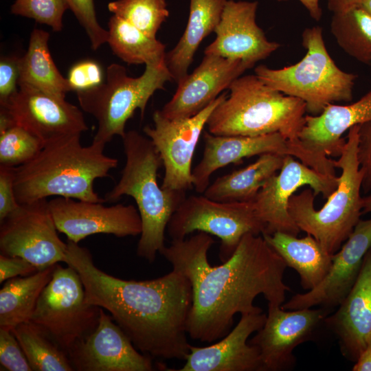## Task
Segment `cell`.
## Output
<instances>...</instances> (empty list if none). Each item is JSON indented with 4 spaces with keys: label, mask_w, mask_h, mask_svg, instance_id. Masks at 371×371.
<instances>
[{
    "label": "cell",
    "mask_w": 371,
    "mask_h": 371,
    "mask_svg": "<svg viewBox=\"0 0 371 371\" xmlns=\"http://www.w3.org/2000/svg\"><path fill=\"white\" fill-rule=\"evenodd\" d=\"M65 262L78 273L86 302L106 310L139 351L154 358L186 359L192 304L186 276L172 269L152 280L116 278L95 265L89 249L68 240Z\"/></svg>",
    "instance_id": "cell-2"
},
{
    "label": "cell",
    "mask_w": 371,
    "mask_h": 371,
    "mask_svg": "<svg viewBox=\"0 0 371 371\" xmlns=\"http://www.w3.org/2000/svg\"><path fill=\"white\" fill-rule=\"evenodd\" d=\"M285 155L265 153L253 163L218 177L204 196L221 202L252 201L266 181L281 168Z\"/></svg>",
    "instance_id": "cell-27"
},
{
    "label": "cell",
    "mask_w": 371,
    "mask_h": 371,
    "mask_svg": "<svg viewBox=\"0 0 371 371\" xmlns=\"http://www.w3.org/2000/svg\"><path fill=\"white\" fill-rule=\"evenodd\" d=\"M172 80L166 63L145 65L139 77L127 75L124 67L117 63L106 69L105 81L88 90L76 92L80 108L98 122L93 142L106 144L126 133L127 121L136 109L144 117L148 100L157 90Z\"/></svg>",
    "instance_id": "cell-8"
},
{
    "label": "cell",
    "mask_w": 371,
    "mask_h": 371,
    "mask_svg": "<svg viewBox=\"0 0 371 371\" xmlns=\"http://www.w3.org/2000/svg\"><path fill=\"white\" fill-rule=\"evenodd\" d=\"M0 223L1 254L22 258L39 271L65 262L67 243L58 235L46 199L20 204Z\"/></svg>",
    "instance_id": "cell-12"
},
{
    "label": "cell",
    "mask_w": 371,
    "mask_h": 371,
    "mask_svg": "<svg viewBox=\"0 0 371 371\" xmlns=\"http://www.w3.org/2000/svg\"><path fill=\"white\" fill-rule=\"evenodd\" d=\"M337 160L341 175L337 189L319 209L314 206L313 190L306 188L291 197L288 210L301 231L313 236L330 254L336 253L361 219L363 172L357 159L359 124L352 126Z\"/></svg>",
    "instance_id": "cell-6"
},
{
    "label": "cell",
    "mask_w": 371,
    "mask_h": 371,
    "mask_svg": "<svg viewBox=\"0 0 371 371\" xmlns=\"http://www.w3.org/2000/svg\"><path fill=\"white\" fill-rule=\"evenodd\" d=\"M20 57L3 56L0 60V104L5 103L18 89Z\"/></svg>",
    "instance_id": "cell-40"
},
{
    "label": "cell",
    "mask_w": 371,
    "mask_h": 371,
    "mask_svg": "<svg viewBox=\"0 0 371 371\" xmlns=\"http://www.w3.org/2000/svg\"><path fill=\"white\" fill-rule=\"evenodd\" d=\"M227 0H190L188 20L175 47L166 52L165 63L177 84L188 74L201 43L218 25Z\"/></svg>",
    "instance_id": "cell-25"
},
{
    "label": "cell",
    "mask_w": 371,
    "mask_h": 371,
    "mask_svg": "<svg viewBox=\"0 0 371 371\" xmlns=\"http://www.w3.org/2000/svg\"><path fill=\"white\" fill-rule=\"evenodd\" d=\"M56 265L30 276L5 281L0 290L1 328L12 330L31 320L38 297L52 279Z\"/></svg>",
    "instance_id": "cell-29"
},
{
    "label": "cell",
    "mask_w": 371,
    "mask_h": 371,
    "mask_svg": "<svg viewBox=\"0 0 371 371\" xmlns=\"http://www.w3.org/2000/svg\"><path fill=\"white\" fill-rule=\"evenodd\" d=\"M38 137L14 124L0 132V166L16 168L32 160L43 148Z\"/></svg>",
    "instance_id": "cell-34"
},
{
    "label": "cell",
    "mask_w": 371,
    "mask_h": 371,
    "mask_svg": "<svg viewBox=\"0 0 371 371\" xmlns=\"http://www.w3.org/2000/svg\"><path fill=\"white\" fill-rule=\"evenodd\" d=\"M34 371L74 370L67 353L43 328L32 321L11 330Z\"/></svg>",
    "instance_id": "cell-31"
},
{
    "label": "cell",
    "mask_w": 371,
    "mask_h": 371,
    "mask_svg": "<svg viewBox=\"0 0 371 371\" xmlns=\"http://www.w3.org/2000/svg\"><path fill=\"white\" fill-rule=\"evenodd\" d=\"M0 110L14 124L27 130L44 144L88 130L78 106L26 84H19L16 91L0 104Z\"/></svg>",
    "instance_id": "cell-16"
},
{
    "label": "cell",
    "mask_w": 371,
    "mask_h": 371,
    "mask_svg": "<svg viewBox=\"0 0 371 371\" xmlns=\"http://www.w3.org/2000/svg\"><path fill=\"white\" fill-rule=\"evenodd\" d=\"M266 319L262 312L241 315L236 326L221 340L205 347L190 345L186 363L175 370L262 371L258 350L248 339L262 327Z\"/></svg>",
    "instance_id": "cell-22"
},
{
    "label": "cell",
    "mask_w": 371,
    "mask_h": 371,
    "mask_svg": "<svg viewBox=\"0 0 371 371\" xmlns=\"http://www.w3.org/2000/svg\"><path fill=\"white\" fill-rule=\"evenodd\" d=\"M14 168L0 166V223L19 206L14 188Z\"/></svg>",
    "instance_id": "cell-41"
},
{
    "label": "cell",
    "mask_w": 371,
    "mask_h": 371,
    "mask_svg": "<svg viewBox=\"0 0 371 371\" xmlns=\"http://www.w3.org/2000/svg\"><path fill=\"white\" fill-rule=\"evenodd\" d=\"M214 243L210 234L199 232L188 238L172 239L159 251L192 284L188 335L207 343L227 335L236 314L262 312L254 304L258 295L268 305L281 306L290 291L283 280L286 265L262 235L245 234L218 266H212L207 258Z\"/></svg>",
    "instance_id": "cell-1"
},
{
    "label": "cell",
    "mask_w": 371,
    "mask_h": 371,
    "mask_svg": "<svg viewBox=\"0 0 371 371\" xmlns=\"http://www.w3.org/2000/svg\"><path fill=\"white\" fill-rule=\"evenodd\" d=\"M49 32L32 30L28 48L20 57L19 84H26L61 100L71 91L67 78L60 73L51 56Z\"/></svg>",
    "instance_id": "cell-28"
},
{
    "label": "cell",
    "mask_w": 371,
    "mask_h": 371,
    "mask_svg": "<svg viewBox=\"0 0 371 371\" xmlns=\"http://www.w3.org/2000/svg\"><path fill=\"white\" fill-rule=\"evenodd\" d=\"M204 150L202 159L192 171L193 186L198 193H203L210 185L212 173L231 164L240 163L243 159L265 153L291 155L311 168L332 175L335 168L333 160L321 157L308 150L302 142L294 143L280 133L259 136L216 135L204 132Z\"/></svg>",
    "instance_id": "cell-11"
},
{
    "label": "cell",
    "mask_w": 371,
    "mask_h": 371,
    "mask_svg": "<svg viewBox=\"0 0 371 371\" xmlns=\"http://www.w3.org/2000/svg\"><path fill=\"white\" fill-rule=\"evenodd\" d=\"M330 32L339 46L350 56L371 63V15L360 5L333 14Z\"/></svg>",
    "instance_id": "cell-32"
},
{
    "label": "cell",
    "mask_w": 371,
    "mask_h": 371,
    "mask_svg": "<svg viewBox=\"0 0 371 371\" xmlns=\"http://www.w3.org/2000/svg\"><path fill=\"white\" fill-rule=\"evenodd\" d=\"M371 247V218L360 219L339 249L333 254L328 273L313 289L297 293L281 307L297 310L319 306L331 309L339 306L356 282L364 257Z\"/></svg>",
    "instance_id": "cell-19"
},
{
    "label": "cell",
    "mask_w": 371,
    "mask_h": 371,
    "mask_svg": "<svg viewBox=\"0 0 371 371\" xmlns=\"http://www.w3.org/2000/svg\"><path fill=\"white\" fill-rule=\"evenodd\" d=\"M253 67L240 60L205 54L192 73L177 84L172 98L159 111L170 120L194 116Z\"/></svg>",
    "instance_id": "cell-21"
},
{
    "label": "cell",
    "mask_w": 371,
    "mask_h": 371,
    "mask_svg": "<svg viewBox=\"0 0 371 371\" xmlns=\"http://www.w3.org/2000/svg\"><path fill=\"white\" fill-rule=\"evenodd\" d=\"M226 97V92L221 93L201 112L187 118L170 120L159 110L154 112V126H146L143 131L161 157L165 170L163 188L186 192L194 187L192 161L196 146L210 114Z\"/></svg>",
    "instance_id": "cell-13"
},
{
    "label": "cell",
    "mask_w": 371,
    "mask_h": 371,
    "mask_svg": "<svg viewBox=\"0 0 371 371\" xmlns=\"http://www.w3.org/2000/svg\"><path fill=\"white\" fill-rule=\"evenodd\" d=\"M108 40L113 53L128 65H160L166 45L123 19L113 15L108 23Z\"/></svg>",
    "instance_id": "cell-30"
},
{
    "label": "cell",
    "mask_w": 371,
    "mask_h": 371,
    "mask_svg": "<svg viewBox=\"0 0 371 371\" xmlns=\"http://www.w3.org/2000/svg\"><path fill=\"white\" fill-rule=\"evenodd\" d=\"M306 54L297 63L280 69L260 65L255 75L266 85L302 100L306 113L318 115L330 104L350 102L357 76L341 70L326 47L319 26L306 28L302 34Z\"/></svg>",
    "instance_id": "cell-7"
},
{
    "label": "cell",
    "mask_w": 371,
    "mask_h": 371,
    "mask_svg": "<svg viewBox=\"0 0 371 371\" xmlns=\"http://www.w3.org/2000/svg\"><path fill=\"white\" fill-rule=\"evenodd\" d=\"M363 0H326L328 10L333 14L345 12L358 5Z\"/></svg>",
    "instance_id": "cell-44"
},
{
    "label": "cell",
    "mask_w": 371,
    "mask_h": 371,
    "mask_svg": "<svg viewBox=\"0 0 371 371\" xmlns=\"http://www.w3.org/2000/svg\"><path fill=\"white\" fill-rule=\"evenodd\" d=\"M285 1V0H278ZM308 12L310 16L315 21L321 19L322 10L319 4V0H298Z\"/></svg>",
    "instance_id": "cell-45"
},
{
    "label": "cell",
    "mask_w": 371,
    "mask_h": 371,
    "mask_svg": "<svg viewBox=\"0 0 371 371\" xmlns=\"http://www.w3.org/2000/svg\"><path fill=\"white\" fill-rule=\"evenodd\" d=\"M338 183L337 176L321 173L294 157L285 155L280 170L266 181L252 201L257 216L266 226L264 234L282 232L297 236L301 230L288 210L293 194L308 186L315 196L322 194L327 199Z\"/></svg>",
    "instance_id": "cell-14"
},
{
    "label": "cell",
    "mask_w": 371,
    "mask_h": 371,
    "mask_svg": "<svg viewBox=\"0 0 371 371\" xmlns=\"http://www.w3.org/2000/svg\"><path fill=\"white\" fill-rule=\"evenodd\" d=\"M371 122V91L350 104H330L318 115H305L300 133L303 146L326 158L339 157L346 139L343 134L355 125Z\"/></svg>",
    "instance_id": "cell-24"
},
{
    "label": "cell",
    "mask_w": 371,
    "mask_h": 371,
    "mask_svg": "<svg viewBox=\"0 0 371 371\" xmlns=\"http://www.w3.org/2000/svg\"><path fill=\"white\" fill-rule=\"evenodd\" d=\"M0 363L9 371H32V369L11 330L0 328Z\"/></svg>",
    "instance_id": "cell-37"
},
{
    "label": "cell",
    "mask_w": 371,
    "mask_h": 371,
    "mask_svg": "<svg viewBox=\"0 0 371 371\" xmlns=\"http://www.w3.org/2000/svg\"><path fill=\"white\" fill-rule=\"evenodd\" d=\"M371 212V196L363 197V206L362 214Z\"/></svg>",
    "instance_id": "cell-46"
},
{
    "label": "cell",
    "mask_w": 371,
    "mask_h": 371,
    "mask_svg": "<svg viewBox=\"0 0 371 371\" xmlns=\"http://www.w3.org/2000/svg\"><path fill=\"white\" fill-rule=\"evenodd\" d=\"M87 33L91 47L96 50L108 40V30L98 21L93 0H64Z\"/></svg>",
    "instance_id": "cell-36"
},
{
    "label": "cell",
    "mask_w": 371,
    "mask_h": 371,
    "mask_svg": "<svg viewBox=\"0 0 371 371\" xmlns=\"http://www.w3.org/2000/svg\"><path fill=\"white\" fill-rule=\"evenodd\" d=\"M108 10L154 38L169 16L166 0H116Z\"/></svg>",
    "instance_id": "cell-33"
},
{
    "label": "cell",
    "mask_w": 371,
    "mask_h": 371,
    "mask_svg": "<svg viewBox=\"0 0 371 371\" xmlns=\"http://www.w3.org/2000/svg\"><path fill=\"white\" fill-rule=\"evenodd\" d=\"M338 306L324 324L336 335L343 355L355 362L371 337V247L356 282Z\"/></svg>",
    "instance_id": "cell-23"
},
{
    "label": "cell",
    "mask_w": 371,
    "mask_h": 371,
    "mask_svg": "<svg viewBox=\"0 0 371 371\" xmlns=\"http://www.w3.org/2000/svg\"><path fill=\"white\" fill-rule=\"evenodd\" d=\"M39 270L27 260L0 254V283L17 276H27Z\"/></svg>",
    "instance_id": "cell-42"
},
{
    "label": "cell",
    "mask_w": 371,
    "mask_h": 371,
    "mask_svg": "<svg viewBox=\"0 0 371 371\" xmlns=\"http://www.w3.org/2000/svg\"><path fill=\"white\" fill-rule=\"evenodd\" d=\"M365 10L371 15V0H363L359 4Z\"/></svg>",
    "instance_id": "cell-47"
},
{
    "label": "cell",
    "mask_w": 371,
    "mask_h": 371,
    "mask_svg": "<svg viewBox=\"0 0 371 371\" xmlns=\"http://www.w3.org/2000/svg\"><path fill=\"white\" fill-rule=\"evenodd\" d=\"M100 308L85 300L82 282L72 267L56 264L42 291L31 320L66 352L97 327Z\"/></svg>",
    "instance_id": "cell-9"
},
{
    "label": "cell",
    "mask_w": 371,
    "mask_h": 371,
    "mask_svg": "<svg viewBox=\"0 0 371 371\" xmlns=\"http://www.w3.org/2000/svg\"><path fill=\"white\" fill-rule=\"evenodd\" d=\"M172 239H182L195 231L218 237L223 262L234 252L247 234L262 235L266 226L252 201L221 202L205 196H186L171 216L166 228Z\"/></svg>",
    "instance_id": "cell-10"
},
{
    "label": "cell",
    "mask_w": 371,
    "mask_h": 371,
    "mask_svg": "<svg viewBox=\"0 0 371 371\" xmlns=\"http://www.w3.org/2000/svg\"><path fill=\"white\" fill-rule=\"evenodd\" d=\"M81 134L62 136L45 143L27 163L14 168V188L19 204L49 196L104 203L93 188L96 179L108 177L118 160L104 154L105 144L83 146Z\"/></svg>",
    "instance_id": "cell-3"
},
{
    "label": "cell",
    "mask_w": 371,
    "mask_h": 371,
    "mask_svg": "<svg viewBox=\"0 0 371 371\" xmlns=\"http://www.w3.org/2000/svg\"><path fill=\"white\" fill-rule=\"evenodd\" d=\"M353 371H371V337L352 367Z\"/></svg>",
    "instance_id": "cell-43"
},
{
    "label": "cell",
    "mask_w": 371,
    "mask_h": 371,
    "mask_svg": "<svg viewBox=\"0 0 371 371\" xmlns=\"http://www.w3.org/2000/svg\"><path fill=\"white\" fill-rule=\"evenodd\" d=\"M256 1L227 0L214 33L216 38L204 54L240 60L251 65L269 57L280 45L267 39L258 25Z\"/></svg>",
    "instance_id": "cell-20"
},
{
    "label": "cell",
    "mask_w": 371,
    "mask_h": 371,
    "mask_svg": "<svg viewBox=\"0 0 371 371\" xmlns=\"http://www.w3.org/2000/svg\"><path fill=\"white\" fill-rule=\"evenodd\" d=\"M357 159L363 172L361 190L371 196V122L359 124Z\"/></svg>",
    "instance_id": "cell-39"
},
{
    "label": "cell",
    "mask_w": 371,
    "mask_h": 371,
    "mask_svg": "<svg viewBox=\"0 0 371 371\" xmlns=\"http://www.w3.org/2000/svg\"><path fill=\"white\" fill-rule=\"evenodd\" d=\"M229 94L210 114L206 126L216 135L259 136L280 133L294 143L305 124L306 104L262 82L255 74L241 76Z\"/></svg>",
    "instance_id": "cell-5"
},
{
    "label": "cell",
    "mask_w": 371,
    "mask_h": 371,
    "mask_svg": "<svg viewBox=\"0 0 371 371\" xmlns=\"http://www.w3.org/2000/svg\"><path fill=\"white\" fill-rule=\"evenodd\" d=\"M71 91L78 92L90 89L104 82L100 65L90 60L80 61L74 65L67 78Z\"/></svg>",
    "instance_id": "cell-38"
},
{
    "label": "cell",
    "mask_w": 371,
    "mask_h": 371,
    "mask_svg": "<svg viewBox=\"0 0 371 371\" xmlns=\"http://www.w3.org/2000/svg\"><path fill=\"white\" fill-rule=\"evenodd\" d=\"M74 370L151 371V357L140 353L110 314L100 308L95 329L67 352Z\"/></svg>",
    "instance_id": "cell-18"
},
{
    "label": "cell",
    "mask_w": 371,
    "mask_h": 371,
    "mask_svg": "<svg viewBox=\"0 0 371 371\" xmlns=\"http://www.w3.org/2000/svg\"><path fill=\"white\" fill-rule=\"evenodd\" d=\"M67 9L64 0H15L11 6V12L32 19L49 26L54 32H60L63 27V15Z\"/></svg>",
    "instance_id": "cell-35"
},
{
    "label": "cell",
    "mask_w": 371,
    "mask_h": 371,
    "mask_svg": "<svg viewBox=\"0 0 371 371\" xmlns=\"http://www.w3.org/2000/svg\"><path fill=\"white\" fill-rule=\"evenodd\" d=\"M330 312L331 309L322 307L288 311L281 306L268 305L264 325L248 340L258 350L262 371L293 368L294 349L313 337Z\"/></svg>",
    "instance_id": "cell-15"
},
{
    "label": "cell",
    "mask_w": 371,
    "mask_h": 371,
    "mask_svg": "<svg viewBox=\"0 0 371 371\" xmlns=\"http://www.w3.org/2000/svg\"><path fill=\"white\" fill-rule=\"evenodd\" d=\"M102 203L63 196L49 201L58 231L74 243H78L95 234L116 237L141 234L142 220L137 207L121 203L105 206Z\"/></svg>",
    "instance_id": "cell-17"
},
{
    "label": "cell",
    "mask_w": 371,
    "mask_h": 371,
    "mask_svg": "<svg viewBox=\"0 0 371 371\" xmlns=\"http://www.w3.org/2000/svg\"><path fill=\"white\" fill-rule=\"evenodd\" d=\"M122 139L126 163L117 184L105 194L114 202L123 196L135 200L142 229L137 255L152 263L166 246L165 232L173 213L186 197V192L164 189L158 184L161 157L151 140L135 130Z\"/></svg>",
    "instance_id": "cell-4"
},
{
    "label": "cell",
    "mask_w": 371,
    "mask_h": 371,
    "mask_svg": "<svg viewBox=\"0 0 371 371\" xmlns=\"http://www.w3.org/2000/svg\"><path fill=\"white\" fill-rule=\"evenodd\" d=\"M262 236L286 266L297 271L304 289L315 288L328 273L333 255L311 235L307 234L298 238L297 236L276 232Z\"/></svg>",
    "instance_id": "cell-26"
}]
</instances>
